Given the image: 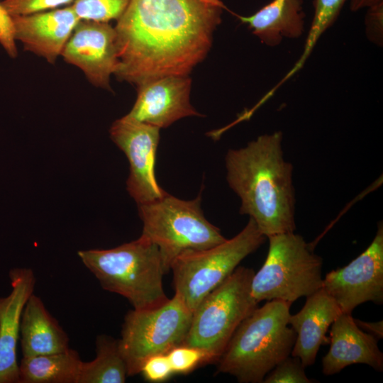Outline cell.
Here are the masks:
<instances>
[{"label":"cell","mask_w":383,"mask_h":383,"mask_svg":"<svg viewBox=\"0 0 383 383\" xmlns=\"http://www.w3.org/2000/svg\"><path fill=\"white\" fill-rule=\"evenodd\" d=\"M223 9L220 0H130L114 26L115 76L136 86L187 76L208 53Z\"/></svg>","instance_id":"obj_1"},{"label":"cell","mask_w":383,"mask_h":383,"mask_svg":"<svg viewBox=\"0 0 383 383\" xmlns=\"http://www.w3.org/2000/svg\"><path fill=\"white\" fill-rule=\"evenodd\" d=\"M282 142L279 131L262 135L229 150L225 157L226 180L240 199V213L249 216L267 238L296 230L293 167L284 157Z\"/></svg>","instance_id":"obj_2"},{"label":"cell","mask_w":383,"mask_h":383,"mask_svg":"<svg viewBox=\"0 0 383 383\" xmlns=\"http://www.w3.org/2000/svg\"><path fill=\"white\" fill-rule=\"evenodd\" d=\"M292 303L267 301L238 326L217 361V371L240 383H261L291 355L296 333L289 324Z\"/></svg>","instance_id":"obj_3"},{"label":"cell","mask_w":383,"mask_h":383,"mask_svg":"<svg viewBox=\"0 0 383 383\" xmlns=\"http://www.w3.org/2000/svg\"><path fill=\"white\" fill-rule=\"evenodd\" d=\"M78 256L104 290L125 297L134 309H152L169 299L159 248L142 234L111 249L80 250Z\"/></svg>","instance_id":"obj_4"},{"label":"cell","mask_w":383,"mask_h":383,"mask_svg":"<svg viewBox=\"0 0 383 383\" xmlns=\"http://www.w3.org/2000/svg\"><path fill=\"white\" fill-rule=\"evenodd\" d=\"M265 261L251 282L258 303L282 300L293 303L322 288V258L304 238L289 232L270 236Z\"/></svg>","instance_id":"obj_5"},{"label":"cell","mask_w":383,"mask_h":383,"mask_svg":"<svg viewBox=\"0 0 383 383\" xmlns=\"http://www.w3.org/2000/svg\"><path fill=\"white\" fill-rule=\"evenodd\" d=\"M201 199L199 194L185 201L167 193L159 199L138 205L142 235L158 247L165 273L183 252L209 248L226 240L204 217Z\"/></svg>","instance_id":"obj_6"},{"label":"cell","mask_w":383,"mask_h":383,"mask_svg":"<svg viewBox=\"0 0 383 383\" xmlns=\"http://www.w3.org/2000/svg\"><path fill=\"white\" fill-rule=\"evenodd\" d=\"M266 238L254 221L249 218L243 229L232 238L209 248L183 252L170 266L174 294L193 313L204 298L223 282Z\"/></svg>","instance_id":"obj_7"},{"label":"cell","mask_w":383,"mask_h":383,"mask_svg":"<svg viewBox=\"0 0 383 383\" xmlns=\"http://www.w3.org/2000/svg\"><path fill=\"white\" fill-rule=\"evenodd\" d=\"M254 270L238 267L192 313L184 345L206 352L216 363L240 323L257 306L251 294Z\"/></svg>","instance_id":"obj_8"},{"label":"cell","mask_w":383,"mask_h":383,"mask_svg":"<svg viewBox=\"0 0 383 383\" xmlns=\"http://www.w3.org/2000/svg\"><path fill=\"white\" fill-rule=\"evenodd\" d=\"M192 317V311L175 294L159 306L128 311L118 339L128 375L138 374L143 362L149 357L167 353L183 344Z\"/></svg>","instance_id":"obj_9"},{"label":"cell","mask_w":383,"mask_h":383,"mask_svg":"<svg viewBox=\"0 0 383 383\" xmlns=\"http://www.w3.org/2000/svg\"><path fill=\"white\" fill-rule=\"evenodd\" d=\"M322 288L341 313H352L360 304L383 303V225L379 222L369 247L348 265L328 272Z\"/></svg>","instance_id":"obj_10"},{"label":"cell","mask_w":383,"mask_h":383,"mask_svg":"<svg viewBox=\"0 0 383 383\" xmlns=\"http://www.w3.org/2000/svg\"><path fill=\"white\" fill-rule=\"evenodd\" d=\"M160 130L126 115L113 122L110 128L111 140L128 160L127 190L138 205L152 202L167 194L158 184L155 174Z\"/></svg>","instance_id":"obj_11"},{"label":"cell","mask_w":383,"mask_h":383,"mask_svg":"<svg viewBox=\"0 0 383 383\" xmlns=\"http://www.w3.org/2000/svg\"><path fill=\"white\" fill-rule=\"evenodd\" d=\"M61 56L78 67L92 85L111 90V76L119 66L114 27L108 22L80 20Z\"/></svg>","instance_id":"obj_12"},{"label":"cell","mask_w":383,"mask_h":383,"mask_svg":"<svg viewBox=\"0 0 383 383\" xmlns=\"http://www.w3.org/2000/svg\"><path fill=\"white\" fill-rule=\"evenodd\" d=\"M189 76H167L137 86V98L126 116L140 122L167 128L187 116H202L190 104Z\"/></svg>","instance_id":"obj_13"},{"label":"cell","mask_w":383,"mask_h":383,"mask_svg":"<svg viewBox=\"0 0 383 383\" xmlns=\"http://www.w3.org/2000/svg\"><path fill=\"white\" fill-rule=\"evenodd\" d=\"M13 35L25 50L55 64L80 19L72 5L12 16Z\"/></svg>","instance_id":"obj_14"},{"label":"cell","mask_w":383,"mask_h":383,"mask_svg":"<svg viewBox=\"0 0 383 383\" xmlns=\"http://www.w3.org/2000/svg\"><path fill=\"white\" fill-rule=\"evenodd\" d=\"M11 293L0 297V383H18L16 348L20 338L24 306L33 294L35 277L28 267H16L9 272Z\"/></svg>","instance_id":"obj_15"},{"label":"cell","mask_w":383,"mask_h":383,"mask_svg":"<svg viewBox=\"0 0 383 383\" xmlns=\"http://www.w3.org/2000/svg\"><path fill=\"white\" fill-rule=\"evenodd\" d=\"M378 339L360 328L352 313H340L332 323L330 348L322 359V372L335 374L354 364H365L383 370V353Z\"/></svg>","instance_id":"obj_16"},{"label":"cell","mask_w":383,"mask_h":383,"mask_svg":"<svg viewBox=\"0 0 383 383\" xmlns=\"http://www.w3.org/2000/svg\"><path fill=\"white\" fill-rule=\"evenodd\" d=\"M340 313L323 288L306 296L302 309L289 318L296 333L291 355L299 358L306 367L313 365L321 345L328 342L326 335L329 327Z\"/></svg>","instance_id":"obj_17"},{"label":"cell","mask_w":383,"mask_h":383,"mask_svg":"<svg viewBox=\"0 0 383 383\" xmlns=\"http://www.w3.org/2000/svg\"><path fill=\"white\" fill-rule=\"evenodd\" d=\"M20 335L23 357L60 353L70 348L67 334L41 299L34 294L23 310Z\"/></svg>","instance_id":"obj_18"},{"label":"cell","mask_w":383,"mask_h":383,"mask_svg":"<svg viewBox=\"0 0 383 383\" xmlns=\"http://www.w3.org/2000/svg\"><path fill=\"white\" fill-rule=\"evenodd\" d=\"M303 0H272L250 16H237L264 43L299 37L304 30Z\"/></svg>","instance_id":"obj_19"},{"label":"cell","mask_w":383,"mask_h":383,"mask_svg":"<svg viewBox=\"0 0 383 383\" xmlns=\"http://www.w3.org/2000/svg\"><path fill=\"white\" fill-rule=\"evenodd\" d=\"M82 360L77 351L22 357L18 383H77Z\"/></svg>","instance_id":"obj_20"},{"label":"cell","mask_w":383,"mask_h":383,"mask_svg":"<svg viewBox=\"0 0 383 383\" xmlns=\"http://www.w3.org/2000/svg\"><path fill=\"white\" fill-rule=\"evenodd\" d=\"M96 353L93 360L82 362L77 383L126 382L128 370L118 340L107 335H99L96 339Z\"/></svg>","instance_id":"obj_21"},{"label":"cell","mask_w":383,"mask_h":383,"mask_svg":"<svg viewBox=\"0 0 383 383\" xmlns=\"http://www.w3.org/2000/svg\"><path fill=\"white\" fill-rule=\"evenodd\" d=\"M346 0H314V16L304 51L300 58L284 78L269 92L272 96L287 79L304 66L320 36L331 27L339 16Z\"/></svg>","instance_id":"obj_22"},{"label":"cell","mask_w":383,"mask_h":383,"mask_svg":"<svg viewBox=\"0 0 383 383\" xmlns=\"http://www.w3.org/2000/svg\"><path fill=\"white\" fill-rule=\"evenodd\" d=\"M130 0H75L72 4L80 20L108 22L117 21Z\"/></svg>","instance_id":"obj_23"},{"label":"cell","mask_w":383,"mask_h":383,"mask_svg":"<svg viewBox=\"0 0 383 383\" xmlns=\"http://www.w3.org/2000/svg\"><path fill=\"white\" fill-rule=\"evenodd\" d=\"M167 355L174 374H188L204 364L211 363L206 352L184 344L172 348Z\"/></svg>","instance_id":"obj_24"},{"label":"cell","mask_w":383,"mask_h":383,"mask_svg":"<svg viewBox=\"0 0 383 383\" xmlns=\"http://www.w3.org/2000/svg\"><path fill=\"white\" fill-rule=\"evenodd\" d=\"M300 359L291 355L279 362L265 377V383H311Z\"/></svg>","instance_id":"obj_25"},{"label":"cell","mask_w":383,"mask_h":383,"mask_svg":"<svg viewBox=\"0 0 383 383\" xmlns=\"http://www.w3.org/2000/svg\"><path fill=\"white\" fill-rule=\"evenodd\" d=\"M75 0H4L3 6L11 16L28 15L72 5Z\"/></svg>","instance_id":"obj_26"},{"label":"cell","mask_w":383,"mask_h":383,"mask_svg":"<svg viewBox=\"0 0 383 383\" xmlns=\"http://www.w3.org/2000/svg\"><path fill=\"white\" fill-rule=\"evenodd\" d=\"M139 374L152 383L163 382L174 374L167 353L156 354L147 358Z\"/></svg>","instance_id":"obj_27"},{"label":"cell","mask_w":383,"mask_h":383,"mask_svg":"<svg viewBox=\"0 0 383 383\" xmlns=\"http://www.w3.org/2000/svg\"><path fill=\"white\" fill-rule=\"evenodd\" d=\"M16 42L12 16L0 2V44L12 58H15L18 54Z\"/></svg>","instance_id":"obj_28"},{"label":"cell","mask_w":383,"mask_h":383,"mask_svg":"<svg viewBox=\"0 0 383 383\" xmlns=\"http://www.w3.org/2000/svg\"><path fill=\"white\" fill-rule=\"evenodd\" d=\"M357 326L365 332L373 335L377 339H382L383 337V322H366L360 319H355Z\"/></svg>","instance_id":"obj_29"},{"label":"cell","mask_w":383,"mask_h":383,"mask_svg":"<svg viewBox=\"0 0 383 383\" xmlns=\"http://www.w3.org/2000/svg\"><path fill=\"white\" fill-rule=\"evenodd\" d=\"M381 2H383V0H350V9L353 11H356L363 8L371 7Z\"/></svg>","instance_id":"obj_30"}]
</instances>
